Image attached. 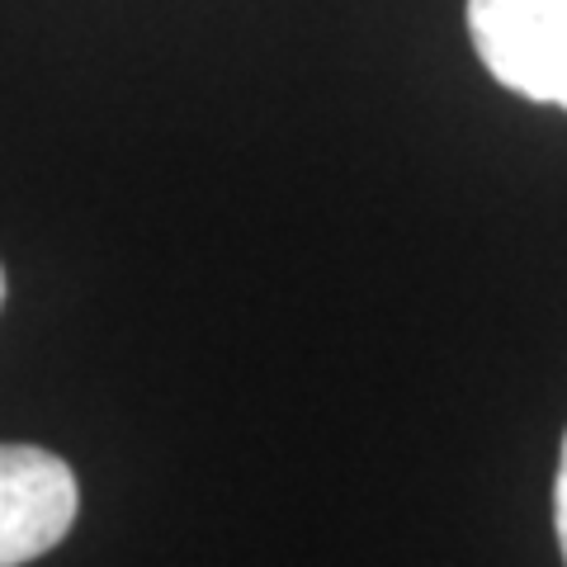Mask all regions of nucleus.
Instances as JSON below:
<instances>
[{
  "mask_svg": "<svg viewBox=\"0 0 567 567\" xmlns=\"http://www.w3.org/2000/svg\"><path fill=\"white\" fill-rule=\"evenodd\" d=\"M468 33L506 91L567 110V0H468Z\"/></svg>",
  "mask_w": 567,
  "mask_h": 567,
  "instance_id": "f257e3e1",
  "label": "nucleus"
},
{
  "mask_svg": "<svg viewBox=\"0 0 567 567\" xmlns=\"http://www.w3.org/2000/svg\"><path fill=\"white\" fill-rule=\"evenodd\" d=\"M76 473L39 445H0V567H24L76 525Z\"/></svg>",
  "mask_w": 567,
  "mask_h": 567,
  "instance_id": "f03ea898",
  "label": "nucleus"
},
{
  "mask_svg": "<svg viewBox=\"0 0 567 567\" xmlns=\"http://www.w3.org/2000/svg\"><path fill=\"white\" fill-rule=\"evenodd\" d=\"M554 529H558V548H563V563H567V435H563L558 483H554Z\"/></svg>",
  "mask_w": 567,
  "mask_h": 567,
  "instance_id": "7ed1b4c3",
  "label": "nucleus"
},
{
  "mask_svg": "<svg viewBox=\"0 0 567 567\" xmlns=\"http://www.w3.org/2000/svg\"><path fill=\"white\" fill-rule=\"evenodd\" d=\"M0 308H6V270H0Z\"/></svg>",
  "mask_w": 567,
  "mask_h": 567,
  "instance_id": "20e7f679",
  "label": "nucleus"
}]
</instances>
